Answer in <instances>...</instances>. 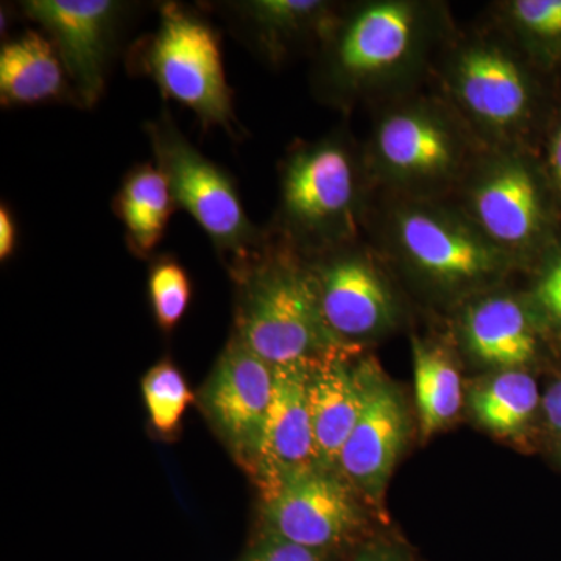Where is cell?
Wrapping results in <instances>:
<instances>
[{
	"mask_svg": "<svg viewBox=\"0 0 561 561\" xmlns=\"http://www.w3.org/2000/svg\"><path fill=\"white\" fill-rule=\"evenodd\" d=\"M287 245L265 236L231 264L238 283L234 335L272 367L319 359L343 346L324 321L312 268Z\"/></svg>",
	"mask_w": 561,
	"mask_h": 561,
	"instance_id": "cell-1",
	"label": "cell"
},
{
	"mask_svg": "<svg viewBox=\"0 0 561 561\" xmlns=\"http://www.w3.org/2000/svg\"><path fill=\"white\" fill-rule=\"evenodd\" d=\"M142 68L161 94L190 108L205 130L220 127L232 138L239 135L219 35L197 11L162 3L160 24L144 44Z\"/></svg>",
	"mask_w": 561,
	"mask_h": 561,
	"instance_id": "cell-2",
	"label": "cell"
},
{
	"mask_svg": "<svg viewBox=\"0 0 561 561\" xmlns=\"http://www.w3.org/2000/svg\"><path fill=\"white\" fill-rule=\"evenodd\" d=\"M356 164L342 139L305 144L289 154L280 173L278 221L294 247L334 250L356 230Z\"/></svg>",
	"mask_w": 561,
	"mask_h": 561,
	"instance_id": "cell-3",
	"label": "cell"
},
{
	"mask_svg": "<svg viewBox=\"0 0 561 561\" xmlns=\"http://www.w3.org/2000/svg\"><path fill=\"white\" fill-rule=\"evenodd\" d=\"M146 133L176 208L186 210L201 225L217 253L232 264L257 249L265 232L250 220L230 173L206 158L180 131L168 111L146 124Z\"/></svg>",
	"mask_w": 561,
	"mask_h": 561,
	"instance_id": "cell-4",
	"label": "cell"
},
{
	"mask_svg": "<svg viewBox=\"0 0 561 561\" xmlns=\"http://www.w3.org/2000/svg\"><path fill=\"white\" fill-rule=\"evenodd\" d=\"M420 16L408 2L368 3L327 33L323 80L331 95L356 94L401 69L412 57Z\"/></svg>",
	"mask_w": 561,
	"mask_h": 561,
	"instance_id": "cell-5",
	"label": "cell"
},
{
	"mask_svg": "<svg viewBox=\"0 0 561 561\" xmlns=\"http://www.w3.org/2000/svg\"><path fill=\"white\" fill-rule=\"evenodd\" d=\"M262 491L264 531L295 545L337 553L364 527L353 486L337 471L312 467L290 472Z\"/></svg>",
	"mask_w": 561,
	"mask_h": 561,
	"instance_id": "cell-6",
	"label": "cell"
},
{
	"mask_svg": "<svg viewBox=\"0 0 561 561\" xmlns=\"http://www.w3.org/2000/svg\"><path fill=\"white\" fill-rule=\"evenodd\" d=\"M25 16L57 47L73 98L91 108L105 91L106 72L128 3L116 0H27Z\"/></svg>",
	"mask_w": 561,
	"mask_h": 561,
	"instance_id": "cell-7",
	"label": "cell"
},
{
	"mask_svg": "<svg viewBox=\"0 0 561 561\" xmlns=\"http://www.w3.org/2000/svg\"><path fill=\"white\" fill-rule=\"evenodd\" d=\"M394 239L413 268L445 287L474 286L505 267L507 253L478 227L431 206L401 209Z\"/></svg>",
	"mask_w": 561,
	"mask_h": 561,
	"instance_id": "cell-8",
	"label": "cell"
},
{
	"mask_svg": "<svg viewBox=\"0 0 561 561\" xmlns=\"http://www.w3.org/2000/svg\"><path fill=\"white\" fill-rule=\"evenodd\" d=\"M275 370L232 334L202 390L203 409L243 463L254 468L273 398Z\"/></svg>",
	"mask_w": 561,
	"mask_h": 561,
	"instance_id": "cell-9",
	"label": "cell"
},
{
	"mask_svg": "<svg viewBox=\"0 0 561 561\" xmlns=\"http://www.w3.org/2000/svg\"><path fill=\"white\" fill-rule=\"evenodd\" d=\"M364 402L343 446L339 471L353 489L379 502L409 437V413L400 391L378 365L362 362Z\"/></svg>",
	"mask_w": 561,
	"mask_h": 561,
	"instance_id": "cell-10",
	"label": "cell"
},
{
	"mask_svg": "<svg viewBox=\"0 0 561 561\" xmlns=\"http://www.w3.org/2000/svg\"><path fill=\"white\" fill-rule=\"evenodd\" d=\"M330 251L327 260L311 267L330 330L342 342L389 330L397 319V306L375 265L356 251Z\"/></svg>",
	"mask_w": 561,
	"mask_h": 561,
	"instance_id": "cell-11",
	"label": "cell"
},
{
	"mask_svg": "<svg viewBox=\"0 0 561 561\" xmlns=\"http://www.w3.org/2000/svg\"><path fill=\"white\" fill-rule=\"evenodd\" d=\"M375 157L391 179L415 184L445 180L456 171L460 154L456 136L440 117L408 108L393 111L378 125Z\"/></svg>",
	"mask_w": 561,
	"mask_h": 561,
	"instance_id": "cell-12",
	"label": "cell"
},
{
	"mask_svg": "<svg viewBox=\"0 0 561 561\" xmlns=\"http://www.w3.org/2000/svg\"><path fill=\"white\" fill-rule=\"evenodd\" d=\"M453 84L463 108L493 130L522 124L530 105V90L518 62L494 44H476L459 55Z\"/></svg>",
	"mask_w": 561,
	"mask_h": 561,
	"instance_id": "cell-13",
	"label": "cell"
},
{
	"mask_svg": "<svg viewBox=\"0 0 561 561\" xmlns=\"http://www.w3.org/2000/svg\"><path fill=\"white\" fill-rule=\"evenodd\" d=\"M309 362L273 367L275 383L254 471L261 485L317 465L308 401Z\"/></svg>",
	"mask_w": 561,
	"mask_h": 561,
	"instance_id": "cell-14",
	"label": "cell"
},
{
	"mask_svg": "<svg viewBox=\"0 0 561 561\" xmlns=\"http://www.w3.org/2000/svg\"><path fill=\"white\" fill-rule=\"evenodd\" d=\"M308 401L317 465L337 471L343 446L356 426L364 402V368L337 348L309 362Z\"/></svg>",
	"mask_w": 561,
	"mask_h": 561,
	"instance_id": "cell-15",
	"label": "cell"
},
{
	"mask_svg": "<svg viewBox=\"0 0 561 561\" xmlns=\"http://www.w3.org/2000/svg\"><path fill=\"white\" fill-rule=\"evenodd\" d=\"M471 208L479 230L504 251L527 245L541 228L540 192L519 161L491 164L472 190Z\"/></svg>",
	"mask_w": 561,
	"mask_h": 561,
	"instance_id": "cell-16",
	"label": "cell"
},
{
	"mask_svg": "<svg viewBox=\"0 0 561 561\" xmlns=\"http://www.w3.org/2000/svg\"><path fill=\"white\" fill-rule=\"evenodd\" d=\"M220 7L243 38L271 61H279L298 41L324 38L335 22L331 3L319 0H241Z\"/></svg>",
	"mask_w": 561,
	"mask_h": 561,
	"instance_id": "cell-17",
	"label": "cell"
},
{
	"mask_svg": "<svg viewBox=\"0 0 561 561\" xmlns=\"http://www.w3.org/2000/svg\"><path fill=\"white\" fill-rule=\"evenodd\" d=\"M68 95L73 98L68 73L49 36L27 31L3 44L0 50L2 106L41 105Z\"/></svg>",
	"mask_w": 561,
	"mask_h": 561,
	"instance_id": "cell-18",
	"label": "cell"
},
{
	"mask_svg": "<svg viewBox=\"0 0 561 561\" xmlns=\"http://www.w3.org/2000/svg\"><path fill=\"white\" fill-rule=\"evenodd\" d=\"M463 334L478 359L516 370L534 359V332L519 302L508 297H489L465 313Z\"/></svg>",
	"mask_w": 561,
	"mask_h": 561,
	"instance_id": "cell-19",
	"label": "cell"
},
{
	"mask_svg": "<svg viewBox=\"0 0 561 561\" xmlns=\"http://www.w3.org/2000/svg\"><path fill=\"white\" fill-rule=\"evenodd\" d=\"M175 209L171 187L157 164L144 162L127 173L114 201V210L135 256L147 257L157 250Z\"/></svg>",
	"mask_w": 561,
	"mask_h": 561,
	"instance_id": "cell-20",
	"label": "cell"
},
{
	"mask_svg": "<svg viewBox=\"0 0 561 561\" xmlns=\"http://www.w3.org/2000/svg\"><path fill=\"white\" fill-rule=\"evenodd\" d=\"M413 386L424 437L448 426L461 408L459 371L443 351L412 341Z\"/></svg>",
	"mask_w": 561,
	"mask_h": 561,
	"instance_id": "cell-21",
	"label": "cell"
},
{
	"mask_svg": "<svg viewBox=\"0 0 561 561\" xmlns=\"http://www.w3.org/2000/svg\"><path fill=\"white\" fill-rule=\"evenodd\" d=\"M540 402L537 382L527 373L502 371L472 390L476 419L493 434L515 435L529 423Z\"/></svg>",
	"mask_w": 561,
	"mask_h": 561,
	"instance_id": "cell-22",
	"label": "cell"
},
{
	"mask_svg": "<svg viewBox=\"0 0 561 561\" xmlns=\"http://www.w3.org/2000/svg\"><path fill=\"white\" fill-rule=\"evenodd\" d=\"M142 397L153 430L164 437L179 434L195 394L171 359L154 364L142 379Z\"/></svg>",
	"mask_w": 561,
	"mask_h": 561,
	"instance_id": "cell-23",
	"label": "cell"
},
{
	"mask_svg": "<svg viewBox=\"0 0 561 561\" xmlns=\"http://www.w3.org/2000/svg\"><path fill=\"white\" fill-rule=\"evenodd\" d=\"M149 297L160 330H175L192 298L190 275L179 261L171 256L154 260L149 273Z\"/></svg>",
	"mask_w": 561,
	"mask_h": 561,
	"instance_id": "cell-24",
	"label": "cell"
},
{
	"mask_svg": "<svg viewBox=\"0 0 561 561\" xmlns=\"http://www.w3.org/2000/svg\"><path fill=\"white\" fill-rule=\"evenodd\" d=\"M516 24L537 38H561V0H516L512 3Z\"/></svg>",
	"mask_w": 561,
	"mask_h": 561,
	"instance_id": "cell-25",
	"label": "cell"
},
{
	"mask_svg": "<svg viewBox=\"0 0 561 561\" xmlns=\"http://www.w3.org/2000/svg\"><path fill=\"white\" fill-rule=\"evenodd\" d=\"M335 552L316 551L262 531L238 561H334Z\"/></svg>",
	"mask_w": 561,
	"mask_h": 561,
	"instance_id": "cell-26",
	"label": "cell"
},
{
	"mask_svg": "<svg viewBox=\"0 0 561 561\" xmlns=\"http://www.w3.org/2000/svg\"><path fill=\"white\" fill-rule=\"evenodd\" d=\"M346 561H415L411 551L401 542L387 538H373L357 546Z\"/></svg>",
	"mask_w": 561,
	"mask_h": 561,
	"instance_id": "cell-27",
	"label": "cell"
},
{
	"mask_svg": "<svg viewBox=\"0 0 561 561\" xmlns=\"http://www.w3.org/2000/svg\"><path fill=\"white\" fill-rule=\"evenodd\" d=\"M537 298L553 319L561 321V257L541 276Z\"/></svg>",
	"mask_w": 561,
	"mask_h": 561,
	"instance_id": "cell-28",
	"label": "cell"
},
{
	"mask_svg": "<svg viewBox=\"0 0 561 561\" xmlns=\"http://www.w3.org/2000/svg\"><path fill=\"white\" fill-rule=\"evenodd\" d=\"M18 247V224L7 205L0 206V260L9 261Z\"/></svg>",
	"mask_w": 561,
	"mask_h": 561,
	"instance_id": "cell-29",
	"label": "cell"
},
{
	"mask_svg": "<svg viewBox=\"0 0 561 561\" xmlns=\"http://www.w3.org/2000/svg\"><path fill=\"white\" fill-rule=\"evenodd\" d=\"M546 419L553 431L561 432V381L553 383L542 398Z\"/></svg>",
	"mask_w": 561,
	"mask_h": 561,
	"instance_id": "cell-30",
	"label": "cell"
},
{
	"mask_svg": "<svg viewBox=\"0 0 561 561\" xmlns=\"http://www.w3.org/2000/svg\"><path fill=\"white\" fill-rule=\"evenodd\" d=\"M551 168L553 179H556L557 184H559V187L561 190V128L560 131L557 133L556 139H553L552 142Z\"/></svg>",
	"mask_w": 561,
	"mask_h": 561,
	"instance_id": "cell-31",
	"label": "cell"
}]
</instances>
